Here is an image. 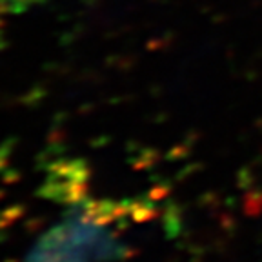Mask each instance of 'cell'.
I'll use <instances>...</instances> for the list:
<instances>
[{
	"label": "cell",
	"instance_id": "cell-1",
	"mask_svg": "<svg viewBox=\"0 0 262 262\" xmlns=\"http://www.w3.org/2000/svg\"><path fill=\"white\" fill-rule=\"evenodd\" d=\"M131 219L129 206L77 193L73 208L35 241L24 262H120L129 255L126 231Z\"/></svg>",
	"mask_w": 262,
	"mask_h": 262
},
{
	"label": "cell",
	"instance_id": "cell-2",
	"mask_svg": "<svg viewBox=\"0 0 262 262\" xmlns=\"http://www.w3.org/2000/svg\"><path fill=\"white\" fill-rule=\"evenodd\" d=\"M11 2H16V0H0V28H2V16L6 15L8 4H11Z\"/></svg>",
	"mask_w": 262,
	"mask_h": 262
}]
</instances>
